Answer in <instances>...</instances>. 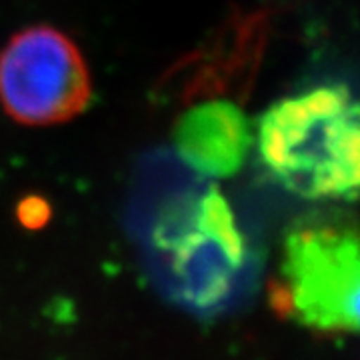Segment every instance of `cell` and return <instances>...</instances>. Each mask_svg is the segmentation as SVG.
Listing matches in <instances>:
<instances>
[{"instance_id": "cell-1", "label": "cell", "mask_w": 360, "mask_h": 360, "mask_svg": "<svg viewBox=\"0 0 360 360\" xmlns=\"http://www.w3.org/2000/svg\"><path fill=\"white\" fill-rule=\"evenodd\" d=\"M129 226L156 286L184 309L217 314L255 286L258 258L232 206L179 158L146 162Z\"/></svg>"}, {"instance_id": "cell-2", "label": "cell", "mask_w": 360, "mask_h": 360, "mask_svg": "<svg viewBox=\"0 0 360 360\" xmlns=\"http://www.w3.org/2000/svg\"><path fill=\"white\" fill-rule=\"evenodd\" d=\"M359 104L330 82L281 98L260 116L258 156L272 179L309 200H354L359 193Z\"/></svg>"}, {"instance_id": "cell-3", "label": "cell", "mask_w": 360, "mask_h": 360, "mask_svg": "<svg viewBox=\"0 0 360 360\" xmlns=\"http://www.w3.org/2000/svg\"><path fill=\"white\" fill-rule=\"evenodd\" d=\"M359 234L345 222L298 224L284 240L272 307L322 335L359 328Z\"/></svg>"}, {"instance_id": "cell-4", "label": "cell", "mask_w": 360, "mask_h": 360, "mask_svg": "<svg viewBox=\"0 0 360 360\" xmlns=\"http://www.w3.org/2000/svg\"><path fill=\"white\" fill-rule=\"evenodd\" d=\"M0 103L28 127L80 115L90 103V77L78 46L52 26H30L0 52Z\"/></svg>"}, {"instance_id": "cell-5", "label": "cell", "mask_w": 360, "mask_h": 360, "mask_svg": "<svg viewBox=\"0 0 360 360\" xmlns=\"http://www.w3.org/2000/svg\"><path fill=\"white\" fill-rule=\"evenodd\" d=\"M174 150L206 179L236 174L252 144L246 115L229 101H208L188 108L174 127Z\"/></svg>"}, {"instance_id": "cell-6", "label": "cell", "mask_w": 360, "mask_h": 360, "mask_svg": "<svg viewBox=\"0 0 360 360\" xmlns=\"http://www.w3.org/2000/svg\"><path fill=\"white\" fill-rule=\"evenodd\" d=\"M51 219V206L40 196H28L18 206V220L26 229H40Z\"/></svg>"}]
</instances>
